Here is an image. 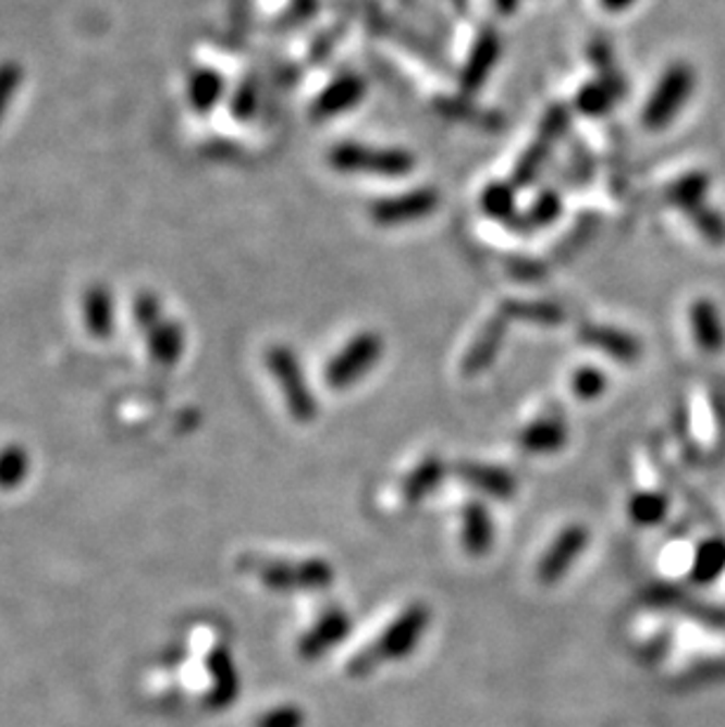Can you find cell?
<instances>
[{"instance_id": "603a6c76", "label": "cell", "mask_w": 725, "mask_h": 727, "mask_svg": "<svg viewBox=\"0 0 725 727\" xmlns=\"http://www.w3.org/2000/svg\"><path fill=\"white\" fill-rule=\"evenodd\" d=\"M625 95V81H622L617 74H603L601 81L587 83L582 90L575 97V107L579 113L591 115H605L611 111L617 101Z\"/></svg>"}, {"instance_id": "5bb4252c", "label": "cell", "mask_w": 725, "mask_h": 727, "mask_svg": "<svg viewBox=\"0 0 725 727\" xmlns=\"http://www.w3.org/2000/svg\"><path fill=\"white\" fill-rule=\"evenodd\" d=\"M206 668L210 678V688L206 694V706L212 711H224L238 700L241 676L231 650L224 643H214L208 650Z\"/></svg>"}, {"instance_id": "e0dca14e", "label": "cell", "mask_w": 725, "mask_h": 727, "mask_svg": "<svg viewBox=\"0 0 725 727\" xmlns=\"http://www.w3.org/2000/svg\"><path fill=\"white\" fill-rule=\"evenodd\" d=\"M506 318L502 313H497L495 318H490V321L478 330V334L474 337V342L469 344L467 352H464L462 358V374L464 377H478L483 370H488L492 362H495L500 348L504 344L506 337Z\"/></svg>"}, {"instance_id": "e575fe53", "label": "cell", "mask_w": 725, "mask_h": 727, "mask_svg": "<svg viewBox=\"0 0 725 727\" xmlns=\"http://www.w3.org/2000/svg\"><path fill=\"white\" fill-rule=\"evenodd\" d=\"M22 83H24V69L20 62L14 60L0 62V121L5 119V113L12 107L14 97H17Z\"/></svg>"}, {"instance_id": "8992f818", "label": "cell", "mask_w": 725, "mask_h": 727, "mask_svg": "<svg viewBox=\"0 0 725 727\" xmlns=\"http://www.w3.org/2000/svg\"><path fill=\"white\" fill-rule=\"evenodd\" d=\"M591 544V530L582 520H568L549 534L532 565V579L544 589H554L582 560Z\"/></svg>"}, {"instance_id": "7c38bea8", "label": "cell", "mask_w": 725, "mask_h": 727, "mask_svg": "<svg viewBox=\"0 0 725 727\" xmlns=\"http://www.w3.org/2000/svg\"><path fill=\"white\" fill-rule=\"evenodd\" d=\"M441 196L437 188L422 186V188H413V192H403L396 196H386V198H377L370 206V220L377 226L384 229H394V226H405L419 220H427L433 212L439 210Z\"/></svg>"}, {"instance_id": "7a4b0ae2", "label": "cell", "mask_w": 725, "mask_h": 727, "mask_svg": "<svg viewBox=\"0 0 725 727\" xmlns=\"http://www.w3.org/2000/svg\"><path fill=\"white\" fill-rule=\"evenodd\" d=\"M238 567L259 587L281 595H323L337 577L332 560L318 554H245Z\"/></svg>"}, {"instance_id": "74e56055", "label": "cell", "mask_w": 725, "mask_h": 727, "mask_svg": "<svg viewBox=\"0 0 725 727\" xmlns=\"http://www.w3.org/2000/svg\"><path fill=\"white\" fill-rule=\"evenodd\" d=\"M568 125H570V111L561 104L551 107L540 123V137L546 139L549 144H554L565 135Z\"/></svg>"}, {"instance_id": "83f0119b", "label": "cell", "mask_w": 725, "mask_h": 727, "mask_svg": "<svg viewBox=\"0 0 725 727\" xmlns=\"http://www.w3.org/2000/svg\"><path fill=\"white\" fill-rule=\"evenodd\" d=\"M481 208L492 220L512 222L516 214V186L506 182H492L483 188Z\"/></svg>"}, {"instance_id": "4fadbf2b", "label": "cell", "mask_w": 725, "mask_h": 727, "mask_svg": "<svg viewBox=\"0 0 725 727\" xmlns=\"http://www.w3.org/2000/svg\"><path fill=\"white\" fill-rule=\"evenodd\" d=\"M516 447L528 457H554L570 441L565 417L556 410H542L516 431Z\"/></svg>"}, {"instance_id": "7402d4cb", "label": "cell", "mask_w": 725, "mask_h": 727, "mask_svg": "<svg viewBox=\"0 0 725 727\" xmlns=\"http://www.w3.org/2000/svg\"><path fill=\"white\" fill-rule=\"evenodd\" d=\"M147 348L156 366H177L186 348L184 325L180 321H172V318H165V321L158 323L151 332H147Z\"/></svg>"}, {"instance_id": "30bf717a", "label": "cell", "mask_w": 725, "mask_h": 727, "mask_svg": "<svg viewBox=\"0 0 725 727\" xmlns=\"http://www.w3.org/2000/svg\"><path fill=\"white\" fill-rule=\"evenodd\" d=\"M451 528L459 551L467 558H486L495 549V520L488 502L462 492L451 504Z\"/></svg>"}, {"instance_id": "9a60e30c", "label": "cell", "mask_w": 725, "mask_h": 727, "mask_svg": "<svg viewBox=\"0 0 725 727\" xmlns=\"http://www.w3.org/2000/svg\"><path fill=\"white\" fill-rule=\"evenodd\" d=\"M577 337L579 342L597 348V352L605 354L607 358L622 362V366H634V362L641 360L643 354L641 342H638L631 332H625L613 325L585 323L579 325Z\"/></svg>"}, {"instance_id": "836d02e7", "label": "cell", "mask_w": 725, "mask_h": 727, "mask_svg": "<svg viewBox=\"0 0 725 727\" xmlns=\"http://www.w3.org/2000/svg\"><path fill=\"white\" fill-rule=\"evenodd\" d=\"M549 147H551V144L540 137L524 156H520V161L516 163V170H514V184L516 186H528L534 177H538L544 161H546V156H549Z\"/></svg>"}, {"instance_id": "d590c367", "label": "cell", "mask_w": 725, "mask_h": 727, "mask_svg": "<svg viewBox=\"0 0 725 727\" xmlns=\"http://www.w3.org/2000/svg\"><path fill=\"white\" fill-rule=\"evenodd\" d=\"M257 101H259V90L257 83L253 78H245L238 87L234 97H231V115L238 121H250L257 113Z\"/></svg>"}, {"instance_id": "ac0fdd59", "label": "cell", "mask_w": 725, "mask_h": 727, "mask_svg": "<svg viewBox=\"0 0 725 727\" xmlns=\"http://www.w3.org/2000/svg\"><path fill=\"white\" fill-rule=\"evenodd\" d=\"M502 54V40L500 34L492 32V28H486V32L476 38L474 48L469 52V60L462 69V90L471 95L478 87H483V83L490 78L492 69L497 66Z\"/></svg>"}, {"instance_id": "f35d334b", "label": "cell", "mask_w": 725, "mask_h": 727, "mask_svg": "<svg viewBox=\"0 0 725 727\" xmlns=\"http://www.w3.org/2000/svg\"><path fill=\"white\" fill-rule=\"evenodd\" d=\"M589 52H591L589 60L597 66L607 69V64H613V52H611V46H607L605 40H593Z\"/></svg>"}, {"instance_id": "1f68e13d", "label": "cell", "mask_w": 725, "mask_h": 727, "mask_svg": "<svg viewBox=\"0 0 725 727\" xmlns=\"http://www.w3.org/2000/svg\"><path fill=\"white\" fill-rule=\"evenodd\" d=\"M307 711L295 702H283L262 711L253 727H307Z\"/></svg>"}, {"instance_id": "d6986e66", "label": "cell", "mask_w": 725, "mask_h": 727, "mask_svg": "<svg viewBox=\"0 0 725 727\" xmlns=\"http://www.w3.org/2000/svg\"><path fill=\"white\" fill-rule=\"evenodd\" d=\"M83 323L95 340H109L115 330V301L111 287L105 283H93L83 293Z\"/></svg>"}, {"instance_id": "44dd1931", "label": "cell", "mask_w": 725, "mask_h": 727, "mask_svg": "<svg viewBox=\"0 0 725 727\" xmlns=\"http://www.w3.org/2000/svg\"><path fill=\"white\" fill-rule=\"evenodd\" d=\"M226 95V81L217 69L200 66L186 78V101L194 113L208 115Z\"/></svg>"}, {"instance_id": "4dcf8cb0", "label": "cell", "mask_w": 725, "mask_h": 727, "mask_svg": "<svg viewBox=\"0 0 725 727\" xmlns=\"http://www.w3.org/2000/svg\"><path fill=\"white\" fill-rule=\"evenodd\" d=\"M686 214L702 238H706L712 245L725 243V217L721 212H716L714 208H709L706 202H702V206L688 210Z\"/></svg>"}, {"instance_id": "52a82bcc", "label": "cell", "mask_w": 725, "mask_h": 727, "mask_svg": "<svg viewBox=\"0 0 725 727\" xmlns=\"http://www.w3.org/2000/svg\"><path fill=\"white\" fill-rule=\"evenodd\" d=\"M332 170L344 174H372V177H408L415 170V156L398 147H368L342 141L328 153Z\"/></svg>"}, {"instance_id": "8fae6325", "label": "cell", "mask_w": 725, "mask_h": 727, "mask_svg": "<svg viewBox=\"0 0 725 727\" xmlns=\"http://www.w3.org/2000/svg\"><path fill=\"white\" fill-rule=\"evenodd\" d=\"M451 476L457 478L462 492L483 502H509L518 492L516 473L495 461L459 459L451 464Z\"/></svg>"}, {"instance_id": "ab89813d", "label": "cell", "mask_w": 725, "mask_h": 727, "mask_svg": "<svg viewBox=\"0 0 725 727\" xmlns=\"http://www.w3.org/2000/svg\"><path fill=\"white\" fill-rule=\"evenodd\" d=\"M599 3H601V8L605 10V12H625V10H629V8H634L636 5V0H599Z\"/></svg>"}, {"instance_id": "6da1fadb", "label": "cell", "mask_w": 725, "mask_h": 727, "mask_svg": "<svg viewBox=\"0 0 725 727\" xmlns=\"http://www.w3.org/2000/svg\"><path fill=\"white\" fill-rule=\"evenodd\" d=\"M433 613L427 601H405L380 619L342 657V671L352 680L372 678L382 668L408 662L425 643Z\"/></svg>"}, {"instance_id": "ba28073f", "label": "cell", "mask_w": 725, "mask_h": 727, "mask_svg": "<svg viewBox=\"0 0 725 727\" xmlns=\"http://www.w3.org/2000/svg\"><path fill=\"white\" fill-rule=\"evenodd\" d=\"M384 340L380 332L362 330L346 342L323 368V382L332 391L352 389L377 368L384 356Z\"/></svg>"}, {"instance_id": "2e32d148", "label": "cell", "mask_w": 725, "mask_h": 727, "mask_svg": "<svg viewBox=\"0 0 725 727\" xmlns=\"http://www.w3.org/2000/svg\"><path fill=\"white\" fill-rule=\"evenodd\" d=\"M368 85L358 74H344L332 81L325 90L314 101V119H337V115L349 113L356 109L362 97H366Z\"/></svg>"}, {"instance_id": "3957f363", "label": "cell", "mask_w": 725, "mask_h": 727, "mask_svg": "<svg viewBox=\"0 0 725 727\" xmlns=\"http://www.w3.org/2000/svg\"><path fill=\"white\" fill-rule=\"evenodd\" d=\"M451 476V464L437 453H425L377 488L374 504L386 518H405L433 497Z\"/></svg>"}, {"instance_id": "60d3db41", "label": "cell", "mask_w": 725, "mask_h": 727, "mask_svg": "<svg viewBox=\"0 0 725 727\" xmlns=\"http://www.w3.org/2000/svg\"><path fill=\"white\" fill-rule=\"evenodd\" d=\"M518 5H520V0H495V8L502 14H512L514 10H518Z\"/></svg>"}, {"instance_id": "5b68a950", "label": "cell", "mask_w": 725, "mask_h": 727, "mask_svg": "<svg viewBox=\"0 0 725 727\" xmlns=\"http://www.w3.org/2000/svg\"><path fill=\"white\" fill-rule=\"evenodd\" d=\"M265 368L281 391L287 417L297 424H314L321 407L293 348L283 344L269 346L265 352Z\"/></svg>"}, {"instance_id": "277c9868", "label": "cell", "mask_w": 725, "mask_h": 727, "mask_svg": "<svg viewBox=\"0 0 725 727\" xmlns=\"http://www.w3.org/2000/svg\"><path fill=\"white\" fill-rule=\"evenodd\" d=\"M352 613L337 601L316 603L295 636V654L304 664L323 662L328 654L346 645L352 636Z\"/></svg>"}, {"instance_id": "cb8c5ba5", "label": "cell", "mask_w": 725, "mask_h": 727, "mask_svg": "<svg viewBox=\"0 0 725 727\" xmlns=\"http://www.w3.org/2000/svg\"><path fill=\"white\" fill-rule=\"evenodd\" d=\"M725 572V537H706L695 546L688 563V579L692 584L706 587Z\"/></svg>"}, {"instance_id": "9c48e42d", "label": "cell", "mask_w": 725, "mask_h": 727, "mask_svg": "<svg viewBox=\"0 0 725 727\" xmlns=\"http://www.w3.org/2000/svg\"><path fill=\"white\" fill-rule=\"evenodd\" d=\"M695 85H698V76H695V69L688 62H674L666 66L641 111V123L648 130L672 125L690 101Z\"/></svg>"}, {"instance_id": "484cf974", "label": "cell", "mask_w": 725, "mask_h": 727, "mask_svg": "<svg viewBox=\"0 0 725 727\" xmlns=\"http://www.w3.org/2000/svg\"><path fill=\"white\" fill-rule=\"evenodd\" d=\"M709 174L702 170H690L686 174H680L678 180H674L669 186H666V200L672 202L674 208L678 210H692L706 202V194H709Z\"/></svg>"}, {"instance_id": "f1b7e54d", "label": "cell", "mask_w": 725, "mask_h": 727, "mask_svg": "<svg viewBox=\"0 0 725 727\" xmlns=\"http://www.w3.org/2000/svg\"><path fill=\"white\" fill-rule=\"evenodd\" d=\"M607 384L611 382H607L605 372L597 366H579L570 374V394L582 403L599 401L607 391Z\"/></svg>"}, {"instance_id": "f546056e", "label": "cell", "mask_w": 725, "mask_h": 727, "mask_svg": "<svg viewBox=\"0 0 725 727\" xmlns=\"http://www.w3.org/2000/svg\"><path fill=\"white\" fill-rule=\"evenodd\" d=\"M28 473V455L20 445L0 449V490H14Z\"/></svg>"}, {"instance_id": "ffe728a7", "label": "cell", "mask_w": 725, "mask_h": 727, "mask_svg": "<svg viewBox=\"0 0 725 727\" xmlns=\"http://www.w3.org/2000/svg\"><path fill=\"white\" fill-rule=\"evenodd\" d=\"M688 323L692 340L702 352L716 354L725 346V323L712 299L706 297L695 299L688 309Z\"/></svg>"}, {"instance_id": "d4e9b609", "label": "cell", "mask_w": 725, "mask_h": 727, "mask_svg": "<svg viewBox=\"0 0 725 727\" xmlns=\"http://www.w3.org/2000/svg\"><path fill=\"white\" fill-rule=\"evenodd\" d=\"M669 514V497L658 488H634L627 497V518L636 528H655Z\"/></svg>"}, {"instance_id": "d6a6232c", "label": "cell", "mask_w": 725, "mask_h": 727, "mask_svg": "<svg viewBox=\"0 0 725 727\" xmlns=\"http://www.w3.org/2000/svg\"><path fill=\"white\" fill-rule=\"evenodd\" d=\"M133 323L142 330V332H151L158 323L165 321V313H163V301L158 295L149 293V289H144V293H137L133 299Z\"/></svg>"}, {"instance_id": "8d00e7d4", "label": "cell", "mask_w": 725, "mask_h": 727, "mask_svg": "<svg viewBox=\"0 0 725 727\" xmlns=\"http://www.w3.org/2000/svg\"><path fill=\"white\" fill-rule=\"evenodd\" d=\"M563 210V202L561 196L554 192H544L538 200L532 202L530 212L524 217V222H528L532 229L534 226H546L556 220Z\"/></svg>"}, {"instance_id": "4316f807", "label": "cell", "mask_w": 725, "mask_h": 727, "mask_svg": "<svg viewBox=\"0 0 725 727\" xmlns=\"http://www.w3.org/2000/svg\"><path fill=\"white\" fill-rule=\"evenodd\" d=\"M500 313L506 318V321H520V323H530V325H544V328H554L565 321V313L558 307V304L551 301H504Z\"/></svg>"}]
</instances>
